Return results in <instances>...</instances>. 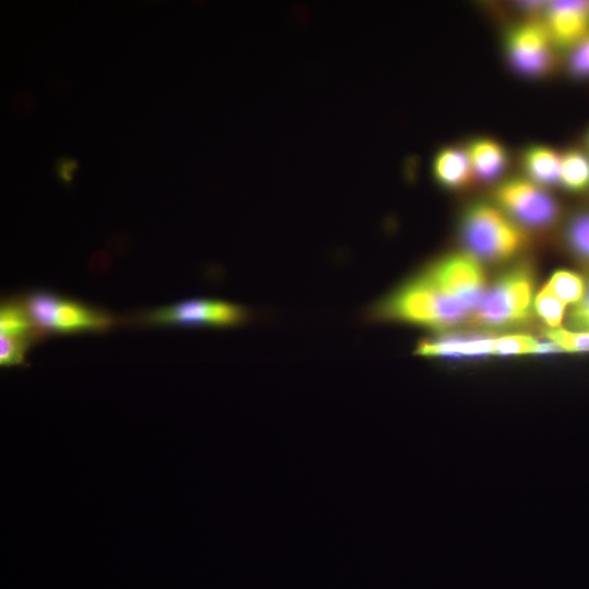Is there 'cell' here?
Masks as SVG:
<instances>
[{
	"instance_id": "obj_1",
	"label": "cell",
	"mask_w": 589,
	"mask_h": 589,
	"mask_svg": "<svg viewBox=\"0 0 589 589\" xmlns=\"http://www.w3.org/2000/svg\"><path fill=\"white\" fill-rule=\"evenodd\" d=\"M485 292V275L470 253L446 256L399 287L374 310L378 318L444 329L471 316Z\"/></svg>"
},
{
	"instance_id": "obj_2",
	"label": "cell",
	"mask_w": 589,
	"mask_h": 589,
	"mask_svg": "<svg viewBox=\"0 0 589 589\" xmlns=\"http://www.w3.org/2000/svg\"><path fill=\"white\" fill-rule=\"evenodd\" d=\"M461 231L469 253L492 262L512 257L526 241L521 229L505 213L481 203L466 212Z\"/></svg>"
},
{
	"instance_id": "obj_3",
	"label": "cell",
	"mask_w": 589,
	"mask_h": 589,
	"mask_svg": "<svg viewBox=\"0 0 589 589\" xmlns=\"http://www.w3.org/2000/svg\"><path fill=\"white\" fill-rule=\"evenodd\" d=\"M533 276L520 265L501 276L488 290L471 315L489 327L510 326L527 321L533 304Z\"/></svg>"
},
{
	"instance_id": "obj_4",
	"label": "cell",
	"mask_w": 589,
	"mask_h": 589,
	"mask_svg": "<svg viewBox=\"0 0 589 589\" xmlns=\"http://www.w3.org/2000/svg\"><path fill=\"white\" fill-rule=\"evenodd\" d=\"M21 299L45 336L50 333L101 332L117 323L113 316L99 309L50 292H29Z\"/></svg>"
},
{
	"instance_id": "obj_5",
	"label": "cell",
	"mask_w": 589,
	"mask_h": 589,
	"mask_svg": "<svg viewBox=\"0 0 589 589\" xmlns=\"http://www.w3.org/2000/svg\"><path fill=\"white\" fill-rule=\"evenodd\" d=\"M494 197L504 213L530 227H549L558 217L557 202L530 179L504 181L496 188Z\"/></svg>"
},
{
	"instance_id": "obj_6",
	"label": "cell",
	"mask_w": 589,
	"mask_h": 589,
	"mask_svg": "<svg viewBox=\"0 0 589 589\" xmlns=\"http://www.w3.org/2000/svg\"><path fill=\"white\" fill-rule=\"evenodd\" d=\"M250 313L241 305L217 300H189L161 306L133 316L142 324H205L215 326L239 325Z\"/></svg>"
},
{
	"instance_id": "obj_7",
	"label": "cell",
	"mask_w": 589,
	"mask_h": 589,
	"mask_svg": "<svg viewBox=\"0 0 589 589\" xmlns=\"http://www.w3.org/2000/svg\"><path fill=\"white\" fill-rule=\"evenodd\" d=\"M554 45L543 22L529 21L515 26L506 39V53L519 73L541 76L554 65Z\"/></svg>"
},
{
	"instance_id": "obj_8",
	"label": "cell",
	"mask_w": 589,
	"mask_h": 589,
	"mask_svg": "<svg viewBox=\"0 0 589 589\" xmlns=\"http://www.w3.org/2000/svg\"><path fill=\"white\" fill-rule=\"evenodd\" d=\"M544 25L554 47L574 49L589 36V1H553Z\"/></svg>"
},
{
	"instance_id": "obj_9",
	"label": "cell",
	"mask_w": 589,
	"mask_h": 589,
	"mask_svg": "<svg viewBox=\"0 0 589 589\" xmlns=\"http://www.w3.org/2000/svg\"><path fill=\"white\" fill-rule=\"evenodd\" d=\"M496 338L489 337H449L424 340L417 352L428 357H472L495 354Z\"/></svg>"
},
{
	"instance_id": "obj_10",
	"label": "cell",
	"mask_w": 589,
	"mask_h": 589,
	"mask_svg": "<svg viewBox=\"0 0 589 589\" xmlns=\"http://www.w3.org/2000/svg\"><path fill=\"white\" fill-rule=\"evenodd\" d=\"M433 171L441 184L452 189L467 185L473 176L467 151L456 147H446L437 153Z\"/></svg>"
},
{
	"instance_id": "obj_11",
	"label": "cell",
	"mask_w": 589,
	"mask_h": 589,
	"mask_svg": "<svg viewBox=\"0 0 589 589\" xmlns=\"http://www.w3.org/2000/svg\"><path fill=\"white\" fill-rule=\"evenodd\" d=\"M0 335L32 342L46 337L34 324L21 297L11 298L1 303Z\"/></svg>"
},
{
	"instance_id": "obj_12",
	"label": "cell",
	"mask_w": 589,
	"mask_h": 589,
	"mask_svg": "<svg viewBox=\"0 0 589 589\" xmlns=\"http://www.w3.org/2000/svg\"><path fill=\"white\" fill-rule=\"evenodd\" d=\"M467 154L473 175L484 180L497 177L507 161L504 147L491 139L473 141L469 145Z\"/></svg>"
},
{
	"instance_id": "obj_13",
	"label": "cell",
	"mask_w": 589,
	"mask_h": 589,
	"mask_svg": "<svg viewBox=\"0 0 589 589\" xmlns=\"http://www.w3.org/2000/svg\"><path fill=\"white\" fill-rule=\"evenodd\" d=\"M561 155L548 146H532L524 155V167L529 179L539 185L557 183Z\"/></svg>"
},
{
	"instance_id": "obj_14",
	"label": "cell",
	"mask_w": 589,
	"mask_h": 589,
	"mask_svg": "<svg viewBox=\"0 0 589 589\" xmlns=\"http://www.w3.org/2000/svg\"><path fill=\"white\" fill-rule=\"evenodd\" d=\"M558 182L573 192L586 190L589 187V157L576 149L562 154Z\"/></svg>"
},
{
	"instance_id": "obj_15",
	"label": "cell",
	"mask_w": 589,
	"mask_h": 589,
	"mask_svg": "<svg viewBox=\"0 0 589 589\" xmlns=\"http://www.w3.org/2000/svg\"><path fill=\"white\" fill-rule=\"evenodd\" d=\"M542 288L566 305L578 303L587 291L584 278L579 274L566 269L555 272Z\"/></svg>"
},
{
	"instance_id": "obj_16",
	"label": "cell",
	"mask_w": 589,
	"mask_h": 589,
	"mask_svg": "<svg viewBox=\"0 0 589 589\" xmlns=\"http://www.w3.org/2000/svg\"><path fill=\"white\" fill-rule=\"evenodd\" d=\"M533 306L541 320L550 328H560L564 318L566 304L542 288L537 294Z\"/></svg>"
},
{
	"instance_id": "obj_17",
	"label": "cell",
	"mask_w": 589,
	"mask_h": 589,
	"mask_svg": "<svg viewBox=\"0 0 589 589\" xmlns=\"http://www.w3.org/2000/svg\"><path fill=\"white\" fill-rule=\"evenodd\" d=\"M546 337L555 344L561 351L589 352V330L550 328Z\"/></svg>"
},
{
	"instance_id": "obj_18",
	"label": "cell",
	"mask_w": 589,
	"mask_h": 589,
	"mask_svg": "<svg viewBox=\"0 0 589 589\" xmlns=\"http://www.w3.org/2000/svg\"><path fill=\"white\" fill-rule=\"evenodd\" d=\"M567 239L576 254L589 262V214L577 216L570 223Z\"/></svg>"
},
{
	"instance_id": "obj_19",
	"label": "cell",
	"mask_w": 589,
	"mask_h": 589,
	"mask_svg": "<svg viewBox=\"0 0 589 589\" xmlns=\"http://www.w3.org/2000/svg\"><path fill=\"white\" fill-rule=\"evenodd\" d=\"M33 342L26 339L0 335V363L1 365H16L24 363V356Z\"/></svg>"
},
{
	"instance_id": "obj_20",
	"label": "cell",
	"mask_w": 589,
	"mask_h": 589,
	"mask_svg": "<svg viewBox=\"0 0 589 589\" xmlns=\"http://www.w3.org/2000/svg\"><path fill=\"white\" fill-rule=\"evenodd\" d=\"M81 168L79 158L71 154L60 155L53 163L51 171L56 180L64 185L71 187L75 175Z\"/></svg>"
},
{
	"instance_id": "obj_21",
	"label": "cell",
	"mask_w": 589,
	"mask_h": 589,
	"mask_svg": "<svg viewBox=\"0 0 589 589\" xmlns=\"http://www.w3.org/2000/svg\"><path fill=\"white\" fill-rule=\"evenodd\" d=\"M569 69L576 76L589 77V36L573 49Z\"/></svg>"
},
{
	"instance_id": "obj_22",
	"label": "cell",
	"mask_w": 589,
	"mask_h": 589,
	"mask_svg": "<svg viewBox=\"0 0 589 589\" xmlns=\"http://www.w3.org/2000/svg\"><path fill=\"white\" fill-rule=\"evenodd\" d=\"M570 323L575 329L589 330V289L584 298L574 305L569 315Z\"/></svg>"
},
{
	"instance_id": "obj_23",
	"label": "cell",
	"mask_w": 589,
	"mask_h": 589,
	"mask_svg": "<svg viewBox=\"0 0 589 589\" xmlns=\"http://www.w3.org/2000/svg\"><path fill=\"white\" fill-rule=\"evenodd\" d=\"M36 105V98L32 91L21 89L13 96L12 108L17 117H26Z\"/></svg>"
},
{
	"instance_id": "obj_24",
	"label": "cell",
	"mask_w": 589,
	"mask_h": 589,
	"mask_svg": "<svg viewBox=\"0 0 589 589\" xmlns=\"http://www.w3.org/2000/svg\"><path fill=\"white\" fill-rule=\"evenodd\" d=\"M46 87L55 96H65L72 92L71 81L59 72H50L46 77Z\"/></svg>"
},
{
	"instance_id": "obj_25",
	"label": "cell",
	"mask_w": 589,
	"mask_h": 589,
	"mask_svg": "<svg viewBox=\"0 0 589 589\" xmlns=\"http://www.w3.org/2000/svg\"><path fill=\"white\" fill-rule=\"evenodd\" d=\"M587 140H588V145H589V133H588V137H587Z\"/></svg>"
}]
</instances>
